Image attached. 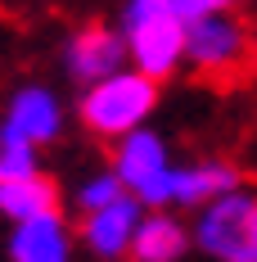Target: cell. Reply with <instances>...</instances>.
<instances>
[{
	"label": "cell",
	"instance_id": "cell-1",
	"mask_svg": "<svg viewBox=\"0 0 257 262\" xmlns=\"http://www.w3.org/2000/svg\"><path fill=\"white\" fill-rule=\"evenodd\" d=\"M122 36H127L131 68H140V73L162 81L185 63L190 18L180 14L176 0H127V9H122Z\"/></svg>",
	"mask_w": 257,
	"mask_h": 262
},
{
	"label": "cell",
	"instance_id": "cell-2",
	"mask_svg": "<svg viewBox=\"0 0 257 262\" xmlns=\"http://www.w3.org/2000/svg\"><path fill=\"white\" fill-rule=\"evenodd\" d=\"M154 104H158V77L140 73V68H118L104 81L86 86L81 122L104 140H122V136H131L135 127L149 122Z\"/></svg>",
	"mask_w": 257,
	"mask_h": 262
},
{
	"label": "cell",
	"instance_id": "cell-3",
	"mask_svg": "<svg viewBox=\"0 0 257 262\" xmlns=\"http://www.w3.org/2000/svg\"><path fill=\"white\" fill-rule=\"evenodd\" d=\"M194 244L217 262H257V185H235L194 217Z\"/></svg>",
	"mask_w": 257,
	"mask_h": 262
},
{
	"label": "cell",
	"instance_id": "cell-4",
	"mask_svg": "<svg viewBox=\"0 0 257 262\" xmlns=\"http://www.w3.org/2000/svg\"><path fill=\"white\" fill-rule=\"evenodd\" d=\"M113 172L122 177L131 194L145 204V208H167L176 204V163H172V149L167 140L149 127H135L131 136L118 140L113 149Z\"/></svg>",
	"mask_w": 257,
	"mask_h": 262
},
{
	"label": "cell",
	"instance_id": "cell-5",
	"mask_svg": "<svg viewBox=\"0 0 257 262\" xmlns=\"http://www.w3.org/2000/svg\"><path fill=\"white\" fill-rule=\"evenodd\" d=\"M248 59H253V32L230 9H212V14L190 18L185 63H194L203 77H230L239 68H248Z\"/></svg>",
	"mask_w": 257,
	"mask_h": 262
},
{
	"label": "cell",
	"instance_id": "cell-6",
	"mask_svg": "<svg viewBox=\"0 0 257 262\" xmlns=\"http://www.w3.org/2000/svg\"><path fill=\"white\" fill-rule=\"evenodd\" d=\"M140 222H145V204L127 190V194H118L113 204L90 208L81 217V244H86L95 258H127L131 244H135Z\"/></svg>",
	"mask_w": 257,
	"mask_h": 262
},
{
	"label": "cell",
	"instance_id": "cell-7",
	"mask_svg": "<svg viewBox=\"0 0 257 262\" xmlns=\"http://www.w3.org/2000/svg\"><path fill=\"white\" fill-rule=\"evenodd\" d=\"M122 59H127V36L108 32V27H81L77 36L68 41V50H63V63H68V73L81 86H95L108 73H118Z\"/></svg>",
	"mask_w": 257,
	"mask_h": 262
},
{
	"label": "cell",
	"instance_id": "cell-8",
	"mask_svg": "<svg viewBox=\"0 0 257 262\" xmlns=\"http://www.w3.org/2000/svg\"><path fill=\"white\" fill-rule=\"evenodd\" d=\"M0 127L27 136L32 145H45V140H54L59 127H63V108L54 100V91H45V86H18V91L9 95V108H5V118H0Z\"/></svg>",
	"mask_w": 257,
	"mask_h": 262
},
{
	"label": "cell",
	"instance_id": "cell-9",
	"mask_svg": "<svg viewBox=\"0 0 257 262\" xmlns=\"http://www.w3.org/2000/svg\"><path fill=\"white\" fill-rule=\"evenodd\" d=\"M9 262H73V235L59 222V212L32 217V222H14Z\"/></svg>",
	"mask_w": 257,
	"mask_h": 262
},
{
	"label": "cell",
	"instance_id": "cell-10",
	"mask_svg": "<svg viewBox=\"0 0 257 262\" xmlns=\"http://www.w3.org/2000/svg\"><path fill=\"white\" fill-rule=\"evenodd\" d=\"M194 239V231H185L172 212H145L140 231H135V244H131V258L135 262H176L185 253V244Z\"/></svg>",
	"mask_w": 257,
	"mask_h": 262
},
{
	"label": "cell",
	"instance_id": "cell-11",
	"mask_svg": "<svg viewBox=\"0 0 257 262\" xmlns=\"http://www.w3.org/2000/svg\"><path fill=\"white\" fill-rule=\"evenodd\" d=\"M239 181V167L221 163V158H207V163H185L176 172V208H203L207 199L235 190Z\"/></svg>",
	"mask_w": 257,
	"mask_h": 262
},
{
	"label": "cell",
	"instance_id": "cell-12",
	"mask_svg": "<svg viewBox=\"0 0 257 262\" xmlns=\"http://www.w3.org/2000/svg\"><path fill=\"white\" fill-rule=\"evenodd\" d=\"M54 185L36 172V177H18V181H0V212L9 222H32L54 212Z\"/></svg>",
	"mask_w": 257,
	"mask_h": 262
},
{
	"label": "cell",
	"instance_id": "cell-13",
	"mask_svg": "<svg viewBox=\"0 0 257 262\" xmlns=\"http://www.w3.org/2000/svg\"><path fill=\"white\" fill-rule=\"evenodd\" d=\"M36 149H41V145H32L27 136L0 127V181L36 177V172H41V167H36Z\"/></svg>",
	"mask_w": 257,
	"mask_h": 262
},
{
	"label": "cell",
	"instance_id": "cell-14",
	"mask_svg": "<svg viewBox=\"0 0 257 262\" xmlns=\"http://www.w3.org/2000/svg\"><path fill=\"white\" fill-rule=\"evenodd\" d=\"M118 194H127V185H122V177H118V172H95V177H86V181L77 185V204H81V212L104 208V204H113Z\"/></svg>",
	"mask_w": 257,
	"mask_h": 262
},
{
	"label": "cell",
	"instance_id": "cell-15",
	"mask_svg": "<svg viewBox=\"0 0 257 262\" xmlns=\"http://www.w3.org/2000/svg\"><path fill=\"white\" fill-rule=\"evenodd\" d=\"M185 18H199V14H212V9H230L235 0H176Z\"/></svg>",
	"mask_w": 257,
	"mask_h": 262
},
{
	"label": "cell",
	"instance_id": "cell-16",
	"mask_svg": "<svg viewBox=\"0 0 257 262\" xmlns=\"http://www.w3.org/2000/svg\"><path fill=\"white\" fill-rule=\"evenodd\" d=\"M131 262H135V258H131Z\"/></svg>",
	"mask_w": 257,
	"mask_h": 262
}]
</instances>
